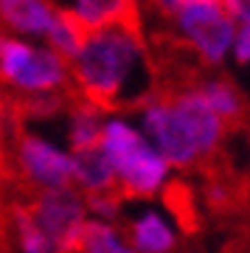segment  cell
Returning a JSON list of instances; mask_svg holds the SVG:
<instances>
[{"instance_id":"obj_15","label":"cell","mask_w":250,"mask_h":253,"mask_svg":"<svg viewBox=\"0 0 250 253\" xmlns=\"http://www.w3.org/2000/svg\"><path fill=\"white\" fill-rule=\"evenodd\" d=\"M79 253H135L121 236L104 222H84Z\"/></svg>"},{"instance_id":"obj_5","label":"cell","mask_w":250,"mask_h":253,"mask_svg":"<svg viewBox=\"0 0 250 253\" xmlns=\"http://www.w3.org/2000/svg\"><path fill=\"white\" fill-rule=\"evenodd\" d=\"M171 20L180 37L203 62L219 65L231 54L236 20L222 9L219 0H183Z\"/></svg>"},{"instance_id":"obj_13","label":"cell","mask_w":250,"mask_h":253,"mask_svg":"<svg viewBox=\"0 0 250 253\" xmlns=\"http://www.w3.org/2000/svg\"><path fill=\"white\" fill-rule=\"evenodd\" d=\"M132 248L135 253H169L174 248V234H171V228L166 225V219L161 214H143L132 222Z\"/></svg>"},{"instance_id":"obj_18","label":"cell","mask_w":250,"mask_h":253,"mask_svg":"<svg viewBox=\"0 0 250 253\" xmlns=\"http://www.w3.org/2000/svg\"><path fill=\"white\" fill-rule=\"evenodd\" d=\"M166 206L171 208V214L183 222L186 228H194V203H191V194L183 183H169L166 186Z\"/></svg>"},{"instance_id":"obj_11","label":"cell","mask_w":250,"mask_h":253,"mask_svg":"<svg viewBox=\"0 0 250 253\" xmlns=\"http://www.w3.org/2000/svg\"><path fill=\"white\" fill-rule=\"evenodd\" d=\"M101 124H104V110L79 96L68 107V144H71V152L98 144Z\"/></svg>"},{"instance_id":"obj_20","label":"cell","mask_w":250,"mask_h":253,"mask_svg":"<svg viewBox=\"0 0 250 253\" xmlns=\"http://www.w3.org/2000/svg\"><path fill=\"white\" fill-rule=\"evenodd\" d=\"M219 3L236 23H248L250 20V0H219Z\"/></svg>"},{"instance_id":"obj_14","label":"cell","mask_w":250,"mask_h":253,"mask_svg":"<svg viewBox=\"0 0 250 253\" xmlns=\"http://www.w3.org/2000/svg\"><path fill=\"white\" fill-rule=\"evenodd\" d=\"M200 93H203V99L208 101V107L214 110L222 121H239V118H242V99H239V93H236V87L228 84L225 79L206 82V84L200 87Z\"/></svg>"},{"instance_id":"obj_17","label":"cell","mask_w":250,"mask_h":253,"mask_svg":"<svg viewBox=\"0 0 250 253\" xmlns=\"http://www.w3.org/2000/svg\"><path fill=\"white\" fill-rule=\"evenodd\" d=\"M14 222H17L23 253H54V242H51L48 234L40 228V222H37L34 214L28 211V206H20L17 211H14Z\"/></svg>"},{"instance_id":"obj_16","label":"cell","mask_w":250,"mask_h":253,"mask_svg":"<svg viewBox=\"0 0 250 253\" xmlns=\"http://www.w3.org/2000/svg\"><path fill=\"white\" fill-rule=\"evenodd\" d=\"M65 107H68V101H65L62 90L26 93V96L20 99V104H17L20 116L34 118V121H48V118H54V116H59V113H65Z\"/></svg>"},{"instance_id":"obj_4","label":"cell","mask_w":250,"mask_h":253,"mask_svg":"<svg viewBox=\"0 0 250 253\" xmlns=\"http://www.w3.org/2000/svg\"><path fill=\"white\" fill-rule=\"evenodd\" d=\"M0 82L20 93L62 90L71 82L68 59L48 45H34L17 34H0Z\"/></svg>"},{"instance_id":"obj_1","label":"cell","mask_w":250,"mask_h":253,"mask_svg":"<svg viewBox=\"0 0 250 253\" xmlns=\"http://www.w3.org/2000/svg\"><path fill=\"white\" fill-rule=\"evenodd\" d=\"M68 71L76 93L101 110L141 107L155 93V65L141 37V23L87 31Z\"/></svg>"},{"instance_id":"obj_3","label":"cell","mask_w":250,"mask_h":253,"mask_svg":"<svg viewBox=\"0 0 250 253\" xmlns=\"http://www.w3.org/2000/svg\"><path fill=\"white\" fill-rule=\"evenodd\" d=\"M98 144L116 169L121 197H152L163 189L169 163L152 141L124 118H104Z\"/></svg>"},{"instance_id":"obj_8","label":"cell","mask_w":250,"mask_h":253,"mask_svg":"<svg viewBox=\"0 0 250 253\" xmlns=\"http://www.w3.org/2000/svg\"><path fill=\"white\" fill-rule=\"evenodd\" d=\"M59 9H68L87 31L107 28L116 23H141L135 0H54Z\"/></svg>"},{"instance_id":"obj_6","label":"cell","mask_w":250,"mask_h":253,"mask_svg":"<svg viewBox=\"0 0 250 253\" xmlns=\"http://www.w3.org/2000/svg\"><path fill=\"white\" fill-rule=\"evenodd\" d=\"M84 200L71 189H40L28 211L34 214L48 239L54 242V253H79L82 228H84Z\"/></svg>"},{"instance_id":"obj_19","label":"cell","mask_w":250,"mask_h":253,"mask_svg":"<svg viewBox=\"0 0 250 253\" xmlns=\"http://www.w3.org/2000/svg\"><path fill=\"white\" fill-rule=\"evenodd\" d=\"M231 54H233V59H236L239 65H250V20L236 26Z\"/></svg>"},{"instance_id":"obj_7","label":"cell","mask_w":250,"mask_h":253,"mask_svg":"<svg viewBox=\"0 0 250 253\" xmlns=\"http://www.w3.org/2000/svg\"><path fill=\"white\" fill-rule=\"evenodd\" d=\"M20 172L37 189H65L73 186V158L40 135H20L17 141Z\"/></svg>"},{"instance_id":"obj_10","label":"cell","mask_w":250,"mask_h":253,"mask_svg":"<svg viewBox=\"0 0 250 253\" xmlns=\"http://www.w3.org/2000/svg\"><path fill=\"white\" fill-rule=\"evenodd\" d=\"M71 158H73V183H76L79 189H84L87 194L118 189L116 169H113L110 158L104 155L101 144L76 149V152H71Z\"/></svg>"},{"instance_id":"obj_9","label":"cell","mask_w":250,"mask_h":253,"mask_svg":"<svg viewBox=\"0 0 250 253\" xmlns=\"http://www.w3.org/2000/svg\"><path fill=\"white\" fill-rule=\"evenodd\" d=\"M54 11V0H0V26L17 37H45Z\"/></svg>"},{"instance_id":"obj_2","label":"cell","mask_w":250,"mask_h":253,"mask_svg":"<svg viewBox=\"0 0 250 253\" xmlns=\"http://www.w3.org/2000/svg\"><path fill=\"white\" fill-rule=\"evenodd\" d=\"M141 126L169 166H191L208 158L225 132V121L208 107L200 87L177 93L155 90L141 104Z\"/></svg>"},{"instance_id":"obj_12","label":"cell","mask_w":250,"mask_h":253,"mask_svg":"<svg viewBox=\"0 0 250 253\" xmlns=\"http://www.w3.org/2000/svg\"><path fill=\"white\" fill-rule=\"evenodd\" d=\"M84 37H87V28L82 26L68 9H59L56 6L54 20H51V26L45 31V45L51 48V51H56L62 59L71 62L73 56L79 54V48L84 45Z\"/></svg>"}]
</instances>
